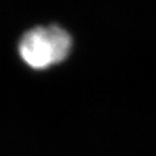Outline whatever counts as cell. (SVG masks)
Listing matches in <instances>:
<instances>
[{
	"label": "cell",
	"instance_id": "1",
	"mask_svg": "<svg viewBox=\"0 0 156 156\" xmlns=\"http://www.w3.org/2000/svg\"><path fill=\"white\" fill-rule=\"evenodd\" d=\"M71 49L69 34L55 24L30 29L19 44L21 59L34 69H45L64 62Z\"/></svg>",
	"mask_w": 156,
	"mask_h": 156
}]
</instances>
